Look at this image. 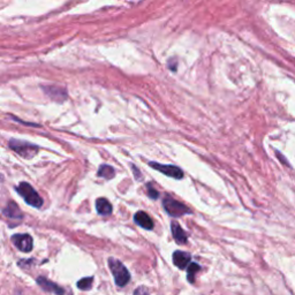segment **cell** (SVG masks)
<instances>
[{
	"mask_svg": "<svg viewBox=\"0 0 295 295\" xmlns=\"http://www.w3.org/2000/svg\"><path fill=\"white\" fill-rule=\"evenodd\" d=\"M150 166H151L152 169H157V171L164 173L165 175L171 176V178H174V179L184 178V172H182V169L176 168L174 165H163L153 162V163H150Z\"/></svg>",
	"mask_w": 295,
	"mask_h": 295,
	"instance_id": "6",
	"label": "cell"
},
{
	"mask_svg": "<svg viewBox=\"0 0 295 295\" xmlns=\"http://www.w3.org/2000/svg\"><path fill=\"white\" fill-rule=\"evenodd\" d=\"M108 267H110L112 274H113L115 284L119 287H124L129 283L130 274L126 267L120 261L115 258H108Z\"/></svg>",
	"mask_w": 295,
	"mask_h": 295,
	"instance_id": "1",
	"label": "cell"
},
{
	"mask_svg": "<svg viewBox=\"0 0 295 295\" xmlns=\"http://www.w3.org/2000/svg\"><path fill=\"white\" fill-rule=\"evenodd\" d=\"M164 209L168 211V213L172 217H180L184 216L186 213H190V210H189L188 207H186L184 203L181 202L174 200V198L166 196L164 198Z\"/></svg>",
	"mask_w": 295,
	"mask_h": 295,
	"instance_id": "4",
	"label": "cell"
},
{
	"mask_svg": "<svg viewBox=\"0 0 295 295\" xmlns=\"http://www.w3.org/2000/svg\"><path fill=\"white\" fill-rule=\"evenodd\" d=\"M190 255L188 253L185 252H175L173 254V263H174L175 267H178L179 269H186L190 263Z\"/></svg>",
	"mask_w": 295,
	"mask_h": 295,
	"instance_id": "9",
	"label": "cell"
},
{
	"mask_svg": "<svg viewBox=\"0 0 295 295\" xmlns=\"http://www.w3.org/2000/svg\"><path fill=\"white\" fill-rule=\"evenodd\" d=\"M114 174H115L114 169L108 165H102L98 169V176H102V178L112 179L114 176Z\"/></svg>",
	"mask_w": 295,
	"mask_h": 295,
	"instance_id": "13",
	"label": "cell"
},
{
	"mask_svg": "<svg viewBox=\"0 0 295 295\" xmlns=\"http://www.w3.org/2000/svg\"><path fill=\"white\" fill-rule=\"evenodd\" d=\"M147 188H148V195H149V197L153 198V200H157L159 195H158V191H157L155 187L152 186V184H148Z\"/></svg>",
	"mask_w": 295,
	"mask_h": 295,
	"instance_id": "16",
	"label": "cell"
},
{
	"mask_svg": "<svg viewBox=\"0 0 295 295\" xmlns=\"http://www.w3.org/2000/svg\"><path fill=\"white\" fill-rule=\"evenodd\" d=\"M134 220L137 225L143 227L148 231H151L153 229V221L151 218L149 217V214L144 212V211H139V212L135 213L134 216Z\"/></svg>",
	"mask_w": 295,
	"mask_h": 295,
	"instance_id": "8",
	"label": "cell"
},
{
	"mask_svg": "<svg viewBox=\"0 0 295 295\" xmlns=\"http://www.w3.org/2000/svg\"><path fill=\"white\" fill-rule=\"evenodd\" d=\"M12 241L21 252L29 253L33 250L34 241L29 234H15V235L12 236Z\"/></svg>",
	"mask_w": 295,
	"mask_h": 295,
	"instance_id": "5",
	"label": "cell"
},
{
	"mask_svg": "<svg viewBox=\"0 0 295 295\" xmlns=\"http://www.w3.org/2000/svg\"><path fill=\"white\" fill-rule=\"evenodd\" d=\"M171 230L173 238H174V240L179 245H185V243L187 242V234H186L185 231L182 230V227L179 225L178 223L173 221L171 224Z\"/></svg>",
	"mask_w": 295,
	"mask_h": 295,
	"instance_id": "10",
	"label": "cell"
},
{
	"mask_svg": "<svg viewBox=\"0 0 295 295\" xmlns=\"http://www.w3.org/2000/svg\"><path fill=\"white\" fill-rule=\"evenodd\" d=\"M4 214L11 219H22V213L20 209L14 202H9L7 207L4 209Z\"/></svg>",
	"mask_w": 295,
	"mask_h": 295,
	"instance_id": "12",
	"label": "cell"
},
{
	"mask_svg": "<svg viewBox=\"0 0 295 295\" xmlns=\"http://www.w3.org/2000/svg\"><path fill=\"white\" fill-rule=\"evenodd\" d=\"M92 281H94V278L92 277L83 278L80 281H78V287L80 288V290L89 291L92 286Z\"/></svg>",
	"mask_w": 295,
	"mask_h": 295,
	"instance_id": "15",
	"label": "cell"
},
{
	"mask_svg": "<svg viewBox=\"0 0 295 295\" xmlns=\"http://www.w3.org/2000/svg\"><path fill=\"white\" fill-rule=\"evenodd\" d=\"M9 148L14 150L15 152H18L19 155H21L23 158H33L38 152V147L20 140L9 141Z\"/></svg>",
	"mask_w": 295,
	"mask_h": 295,
	"instance_id": "3",
	"label": "cell"
},
{
	"mask_svg": "<svg viewBox=\"0 0 295 295\" xmlns=\"http://www.w3.org/2000/svg\"><path fill=\"white\" fill-rule=\"evenodd\" d=\"M37 284L46 292H52V293H56L57 295H65L66 294V291L63 290V287L58 286L57 284L52 283V281L49 280V279H46L45 277L37 278Z\"/></svg>",
	"mask_w": 295,
	"mask_h": 295,
	"instance_id": "7",
	"label": "cell"
},
{
	"mask_svg": "<svg viewBox=\"0 0 295 295\" xmlns=\"http://www.w3.org/2000/svg\"><path fill=\"white\" fill-rule=\"evenodd\" d=\"M134 295H149V292L147 291V288L144 287H139L137 290L135 291V293H134Z\"/></svg>",
	"mask_w": 295,
	"mask_h": 295,
	"instance_id": "17",
	"label": "cell"
},
{
	"mask_svg": "<svg viewBox=\"0 0 295 295\" xmlns=\"http://www.w3.org/2000/svg\"><path fill=\"white\" fill-rule=\"evenodd\" d=\"M201 270V267L198 264H196V263H190L188 267V281L189 283L193 284L195 281V274L196 272H198Z\"/></svg>",
	"mask_w": 295,
	"mask_h": 295,
	"instance_id": "14",
	"label": "cell"
},
{
	"mask_svg": "<svg viewBox=\"0 0 295 295\" xmlns=\"http://www.w3.org/2000/svg\"><path fill=\"white\" fill-rule=\"evenodd\" d=\"M17 190L21 195V197L31 207L41 208L43 205V198L40 196V194L28 182H21Z\"/></svg>",
	"mask_w": 295,
	"mask_h": 295,
	"instance_id": "2",
	"label": "cell"
},
{
	"mask_svg": "<svg viewBox=\"0 0 295 295\" xmlns=\"http://www.w3.org/2000/svg\"><path fill=\"white\" fill-rule=\"evenodd\" d=\"M96 209H97V212L99 214H102V216H107V214L112 213L113 208H112L111 203L106 200V198L102 197L96 201Z\"/></svg>",
	"mask_w": 295,
	"mask_h": 295,
	"instance_id": "11",
	"label": "cell"
}]
</instances>
